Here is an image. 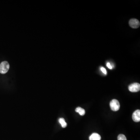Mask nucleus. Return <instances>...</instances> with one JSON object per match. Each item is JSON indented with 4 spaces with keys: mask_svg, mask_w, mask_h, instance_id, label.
I'll list each match as a JSON object with an SVG mask.
<instances>
[{
    "mask_svg": "<svg viewBox=\"0 0 140 140\" xmlns=\"http://www.w3.org/2000/svg\"><path fill=\"white\" fill-rule=\"evenodd\" d=\"M10 68V65L7 62L4 61L0 64V73L2 74L6 73Z\"/></svg>",
    "mask_w": 140,
    "mask_h": 140,
    "instance_id": "f257e3e1",
    "label": "nucleus"
},
{
    "mask_svg": "<svg viewBox=\"0 0 140 140\" xmlns=\"http://www.w3.org/2000/svg\"><path fill=\"white\" fill-rule=\"evenodd\" d=\"M107 66L108 67V68H109V69H112V66H111V64H110V63H109V62L107 64Z\"/></svg>",
    "mask_w": 140,
    "mask_h": 140,
    "instance_id": "9b49d317",
    "label": "nucleus"
},
{
    "mask_svg": "<svg viewBox=\"0 0 140 140\" xmlns=\"http://www.w3.org/2000/svg\"><path fill=\"white\" fill-rule=\"evenodd\" d=\"M59 122L61 125L62 127L63 128H65L67 127V124L65 121L64 119L63 118H60L59 119Z\"/></svg>",
    "mask_w": 140,
    "mask_h": 140,
    "instance_id": "6e6552de",
    "label": "nucleus"
},
{
    "mask_svg": "<svg viewBox=\"0 0 140 140\" xmlns=\"http://www.w3.org/2000/svg\"><path fill=\"white\" fill-rule=\"evenodd\" d=\"M110 106L111 109L114 111H116L120 108V104L119 102L116 99H113L110 102Z\"/></svg>",
    "mask_w": 140,
    "mask_h": 140,
    "instance_id": "f03ea898",
    "label": "nucleus"
},
{
    "mask_svg": "<svg viewBox=\"0 0 140 140\" xmlns=\"http://www.w3.org/2000/svg\"><path fill=\"white\" fill-rule=\"evenodd\" d=\"M132 119L135 122H138L140 121V111L137 110L133 113Z\"/></svg>",
    "mask_w": 140,
    "mask_h": 140,
    "instance_id": "39448f33",
    "label": "nucleus"
},
{
    "mask_svg": "<svg viewBox=\"0 0 140 140\" xmlns=\"http://www.w3.org/2000/svg\"><path fill=\"white\" fill-rule=\"evenodd\" d=\"M129 24L132 28L137 29L140 26V22L136 19H132L129 21Z\"/></svg>",
    "mask_w": 140,
    "mask_h": 140,
    "instance_id": "20e7f679",
    "label": "nucleus"
},
{
    "mask_svg": "<svg viewBox=\"0 0 140 140\" xmlns=\"http://www.w3.org/2000/svg\"><path fill=\"white\" fill-rule=\"evenodd\" d=\"M128 90L132 92H137L140 90V84L138 83H134L129 85Z\"/></svg>",
    "mask_w": 140,
    "mask_h": 140,
    "instance_id": "7ed1b4c3",
    "label": "nucleus"
},
{
    "mask_svg": "<svg viewBox=\"0 0 140 140\" xmlns=\"http://www.w3.org/2000/svg\"><path fill=\"white\" fill-rule=\"evenodd\" d=\"M100 69H101V71H102V72L104 74H106V75L107 74V71H106V69H105L104 68L102 67Z\"/></svg>",
    "mask_w": 140,
    "mask_h": 140,
    "instance_id": "9d476101",
    "label": "nucleus"
},
{
    "mask_svg": "<svg viewBox=\"0 0 140 140\" xmlns=\"http://www.w3.org/2000/svg\"><path fill=\"white\" fill-rule=\"evenodd\" d=\"M76 112H78L80 115L83 116L85 115V110L80 107H78L76 109Z\"/></svg>",
    "mask_w": 140,
    "mask_h": 140,
    "instance_id": "0eeeda50",
    "label": "nucleus"
},
{
    "mask_svg": "<svg viewBox=\"0 0 140 140\" xmlns=\"http://www.w3.org/2000/svg\"><path fill=\"white\" fill-rule=\"evenodd\" d=\"M101 136L97 133H93L89 137L90 140H100Z\"/></svg>",
    "mask_w": 140,
    "mask_h": 140,
    "instance_id": "423d86ee",
    "label": "nucleus"
},
{
    "mask_svg": "<svg viewBox=\"0 0 140 140\" xmlns=\"http://www.w3.org/2000/svg\"><path fill=\"white\" fill-rule=\"evenodd\" d=\"M118 140H127L125 135L123 134H120L118 137Z\"/></svg>",
    "mask_w": 140,
    "mask_h": 140,
    "instance_id": "1a4fd4ad",
    "label": "nucleus"
}]
</instances>
